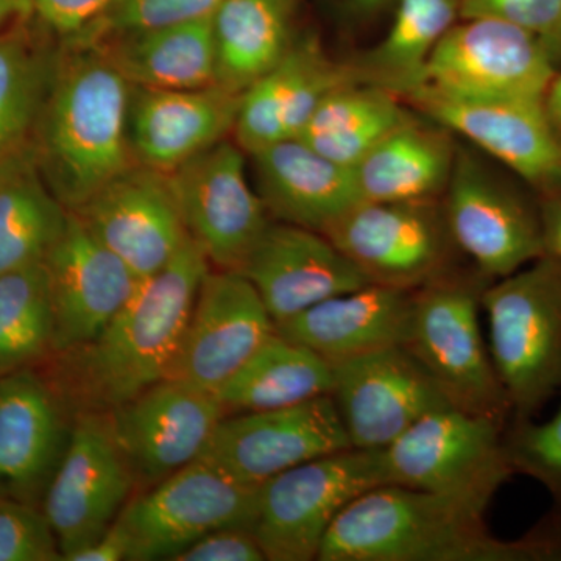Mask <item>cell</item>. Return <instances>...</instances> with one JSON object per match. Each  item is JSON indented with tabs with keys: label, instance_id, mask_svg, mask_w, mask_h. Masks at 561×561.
Returning <instances> with one entry per match:
<instances>
[{
	"label": "cell",
	"instance_id": "obj_1",
	"mask_svg": "<svg viewBox=\"0 0 561 561\" xmlns=\"http://www.w3.org/2000/svg\"><path fill=\"white\" fill-rule=\"evenodd\" d=\"M210 264L190 241L142 279L92 341L51 354L46 376L70 415L111 412L168 378Z\"/></svg>",
	"mask_w": 561,
	"mask_h": 561
},
{
	"label": "cell",
	"instance_id": "obj_2",
	"mask_svg": "<svg viewBox=\"0 0 561 561\" xmlns=\"http://www.w3.org/2000/svg\"><path fill=\"white\" fill-rule=\"evenodd\" d=\"M133 87L101 44L60 51L35 136L36 164L58 201L81 208L135 160L128 136Z\"/></svg>",
	"mask_w": 561,
	"mask_h": 561
},
{
	"label": "cell",
	"instance_id": "obj_3",
	"mask_svg": "<svg viewBox=\"0 0 561 561\" xmlns=\"http://www.w3.org/2000/svg\"><path fill=\"white\" fill-rule=\"evenodd\" d=\"M319 561H529L526 542L497 540L467 502L375 486L351 502L321 542Z\"/></svg>",
	"mask_w": 561,
	"mask_h": 561
},
{
	"label": "cell",
	"instance_id": "obj_4",
	"mask_svg": "<svg viewBox=\"0 0 561 561\" xmlns=\"http://www.w3.org/2000/svg\"><path fill=\"white\" fill-rule=\"evenodd\" d=\"M482 308L491 360L512 416L531 419L561 391V257L546 253L491 280Z\"/></svg>",
	"mask_w": 561,
	"mask_h": 561
},
{
	"label": "cell",
	"instance_id": "obj_5",
	"mask_svg": "<svg viewBox=\"0 0 561 561\" xmlns=\"http://www.w3.org/2000/svg\"><path fill=\"white\" fill-rule=\"evenodd\" d=\"M491 280L457 268L415 290L405 348L423 364L453 408L507 423L511 402L483 341L479 311Z\"/></svg>",
	"mask_w": 561,
	"mask_h": 561
},
{
	"label": "cell",
	"instance_id": "obj_6",
	"mask_svg": "<svg viewBox=\"0 0 561 561\" xmlns=\"http://www.w3.org/2000/svg\"><path fill=\"white\" fill-rule=\"evenodd\" d=\"M505 423L446 405L427 413L382 449L387 483L431 491L486 512L513 471Z\"/></svg>",
	"mask_w": 561,
	"mask_h": 561
},
{
	"label": "cell",
	"instance_id": "obj_7",
	"mask_svg": "<svg viewBox=\"0 0 561 561\" xmlns=\"http://www.w3.org/2000/svg\"><path fill=\"white\" fill-rule=\"evenodd\" d=\"M382 451L319 457L262 483L253 534L267 561L317 560L332 523L368 490L386 485Z\"/></svg>",
	"mask_w": 561,
	"mask_h": 561
},
{
	"label": "cell",
	"instance_id": "obj_8",
	"mask_svg": "<svg viewBox=\"0 0 561 561\" xmlns=\"http://www.w3.org/2000/svg\"><path fill=\"white\" fill-rule=\"evenodd\" d=\"M257 493L260 486L236 481L198 459L133 494L113 527L125 542L128 561L173 560L209 531H253Z\"/></svg>",
	"mask_w": 561,
	"mask_h": 561
},
{
	"label": "cell",
	"instance_id": "obj_9",
	"mask_svg": "<svg viewBox=\"0 0 561 561\" xmlns=\"http://www.w3.org/2000/svg\"><path fill=\"white\" fill-rule=\"evenodd\" d=\"M373 284L420 290L457 271L442 201L359 202L323 232Z\"/></svg>",
	"mask_w": 561,
	"mask_h": 561
},
{
	"label": "cell",
	"instance_id": "obj_10",
	"mask_svg": "<svg viewBox=\"0 0 561 561\" xmlns=\"http://www.w3.org/2000/svg\"><path fill=\"white\" fill-rule=\"evenodd\" d=\"M442 203L461 256L490 280L548 253L541 206L535 208L472 150L457 146Z\"/></svg>",
	"mask_w": 561,
	"mask_h": 561
},
{
	"label": "cell",
	"instance_id": "obj_11",
	"mask_svg": "<svg viewBox=\"0 0 561 561\" xmlns=\"http://www.w3.org/2000/svg\"><path fill=\"white\" fill-rule=\"evenodd\" d=\"M556 73L538 36L508 22L472 18L443 36L416 90L463 101H545Z\"/></svg>",
	"mask_w": 561,
	"mask_h": 561
},
{
	"label": "cell",
	"instance_id": "obj_12",
	"mask_svg": "<svg viewBox=\"0 0 561 561\" xmlns=\"http://www.w3.org/2000/svg\"><path fill=\"white\" fill-rule=\"evenodd\" d=\"M135 493L110 412L73 416L68 448L41 501L62 560L102 538Z\"/></svg>",
	"mask_w": 561,
	"mask_h": 561
},
{
	"label": "cell",
	"instance_id": "obj_13",
	"mask_svg": "<svg viewBox=\"0 0 561 561\" xmlns=\"http://www.w3.org/2000/svg\"><path fill=\"white\" fill-rule=\"evenodd\" d=\"M243 153L224 139L169 173L190 238L217 271H241L273 221Z\"/></svg>",
	"mask_w": 561,
	"mask_h": 561
},
{
	"label": "cell",
	"instance_id": "obj_14",
	"mask_svg": "<svg viewBox=\"0 0 561 561\" xmlns=\"http://www.w3.org/2000/svg\"><path fill=\"white\" fill-rule=\"evenodd\" d=\"M353 449L331 394L275 411L225 415L201 456L247 485L319 457Z\"/></svg>",
	"mask_w": 561,
	"mask_h": 561
},
{
	"label": "cell",
	"instance_id": "obj_15",
	"mask_svg": "<svg viewBox=\"0 0 561 561\" xmlns=\"http://www.w3.org/2000/svg\"><path fill=\"white\" fill-rule=\"evenodd\" d=\"M332 368L331 397L354 449L382 451L427 413L451 405L404 345L373 351Z\"/></svg>",
	"mask_w": 561,
	"mask_h": 561
},
{
	"label": "cell",
	"instance_id": "obj_16",
	"mask_svg": "<svg viewBox=\"0 0 561 561\" xmlns=\"http://www.w3.org/2000/svg\"><path fill=\"white\" fill-rule=\"evenodd\" d=\"M227 415L216 393L165 378L110 412L136 493L201 459Z\"/></svg>",
	"mask_w": 561,
	"mask_h": 561
},
{
	"label": "cell",
	"instance_id": "obj_17",
	"mask_svg": "<svg viewBox=\"0 0 561 561\" xmlns=\"http://www.w3.org/2000/svg\"><path fill=\"white\" fill-rule=\"evenodd\" d=\"M276 332L275 321L241 272L209 271L168 378L219 393Z\"/></svg>",
	"mask_w": 561,
	"mask_h": 561
},
{
	"label": "cell",
	"instance_id": "obj_18",
	"mask_svg": "<svg viewBox=\"0 0 561 561\" xmlns=\"http://www.w3.org/2000/svg\"><path fill=\"white\" fill-rule=\"evenodd\" d=\"M405 99L434 124L463 136L546 197L561 191V135L545 101H463L426 90L412 91Z\"/></svg>",
	"mask_w": 561,
	"mask_h": 561
},
{
	"label": "cell",
	"instance_id": "obj_19",
	"mask_svg": "<svg viewBox=\"0 0 561 561\" xmlns=\"http://www.w3.org/2000/svg\"><path fill=\"white\" fill-rule=\"evenodd\" d=\"M72 213L142 279L190 241L171 176L146 165H133Z\"/></svg>",
	"mask_w": 561,
	"mask_h": 561
},
{
	"label": "cell",
	"instance_id": "obj_20",
	"mask_svg": "<svg viewBox=\"0 0 561 561\" xmlns=\"http://www.w3.org/2000/svg\"><path fill=\"white\" fill-rule=\"evenodd\" d=\"M44 265L54 309V354L101 334L142 283L72 210L68 227Z\"/></svg>",
	"mask_w": 561,
	"mask_h": 561
},
{
	"label": "cell",
	"instance_id": "obj_21",
	"mask_svg": "<svg viewBox=\"0 0 561 561\" xmlns=\"http://www.w3.org/2000/svg\"><path fill=\"white\" fill-rule=\"evenodd\" d=\"M239 272L260 294L275 327L371 284L327 236L278 220L268 225Z\"/></svg>",
	"mask_w": 561,
	"mask_h": 561
},
{
	"label": "cell",
	"instance_id": "obj_22",
	"mask_svg": "<svg viewBox=\"0 0 561 561\" xmlns=\"http://www.w3.org/2000/svg\"><path fill=\"white\" fill-rule=\"evenodd\" d=\"M72 415L46 376L0 379V500L41 504L68 448Z\"/></svg>",
	"mask_w": 561,
	"mask_h": 561
},
{
	"label": "cell",
	"instance_id": "obj_23",
	"mask_svg": "<svg viewBox=\"0 0 561 561\" xmlns=\"http://www.w3.org/2000/svg\"><path fill=\"white\" fill-rule=\"evenodd\" d=\"M241 98L220 84L194 90L133 87L128 136L136 162L176 171L234 130Z\"/></svg>",
	"mask_w": 561,
	"mask_h": 561
},
{
	"label": "cell",
	"instance_id": "obj_24",
	"mask_svg": "<svg viewBox=\"0 0 561 561\" xmlns=\"http://www.w3.org/2000/svg\"><path fill=\"white\" fill-rule=\"evenodd\" d=\"M356 81V68L330 60L316 41L294 44L275 69L243 92L232 130L236 144L250 154L298 138L332 91Z\"/></svg>",
	"mask_w": 561,
	"mask_h": 561
},
{
	"label": "cell",
	"instance_id": "obj_25",
	"mask_svg": "<svg viewBox=\"0 0 561 561\" xmlns=\"http://www.w3.org/2000/svg\"><path fill=\"white\" fill-rule=\"evenodd\" d=\"M413 297L415 291L367 284L276 324V332L330 364H339L373 351L405 345Z\"/></svg>",
	"mask_w": 561,
	"mask_h": 561
},
{
	"label": "cell",
	"instance_id": "obj_26",
	"mask_svg": "<svg viewBox=\"0 0 561 561\" xmlns=\"http://www.w3.org/2000/svg\"><path fill=\"white\" fill-rule=\"evenodd\" d=\"M257 192L273 220L323 234L360 201L353 169L328 160L300 139H286L250 153Z\"/></svg>",
	"mask_w": 561,
	"mask_h": 561
},
{
	"label": "cell",
	"instance_id": "obj_27",
	"mask_svg": "<svg viewBox=\"0 0 561 561\" xmlns=\"http://www.w3.org/2000/svg\"><path fill=\"white\" fill-rule=\"evenodd\" d=\"M457 146L449 130L415 117L394 128L353 168L362 202L440 201Z\"/></svg>",
	"mask_w": 561,
	"mask_h": 561
},
{
	"label": "cell",
	"instance_id": "obj_28",
	"mask_svg": "<svg viewBox=\"0 0 561 561\" xmlns=\"http://www.w3.org/2000/svg\"><path fill=\"white\" fill-rule=\"evenodd\" d=\"M116 35V43L101 46L131 87L194 90L216 84L213 16Z\"/></svg>",
	"mask_w": 561,
	"mask_h": 561
},
{
	"label": "cell",
	"instance_id": "obj_29",
	"mask_svg": "<svg viewBox=\"0 0 561 561\" xmlns=\"http://www.w3.org/2000/svg\"><path fill=\"white\" fill-rule=\"evenodd\" d=\"M69 213L32 149L0 165V275L44 262L68 227Z\"/></svg>",
	"mask_w": 561,
	"mask_h": 561
},
{
	"label": "cell",
	"instance_id": "obj_30",
	"mask_svg": "<svg viewBox=\"0 0 561 561\" xmlns=\"http://www.w3.org/2000/svg\"><path fill=\"white\" fill-rule=\"evenodd\" d=\"M291 0H221L213 14L216 84L243 94L283 61Z\"/></svg>",
	"mask_w": 561,
	"mask_h": 561
},
{
	"label": "cell",
	"instance_id": "obj_31",
	"mask_svg": "<svg viewBox=\"0 0 561 561\" xmlns=\"http://www.w3.org/2000/svg\"><path fill=\"white\" fill-rule=\"evenodd\" d=\"M332 383L330 362L275 332L217 397L227 415L275 411L331 394Z\"/></svg>",
	"mask_w": 561,
	"mask_h": 561
},
{
	"label": "cell",
	"instance_id": "obj_32",
	"mask_svg": "<svg viewBox=\"0 0 561 561\" xmlns=\"http://www.w3.org/2000/svg\"><path fill=\"white\" fill-rule=\"evenodd\" d=\"M412 117L400 95L356 81L332 91L297 139L328 160L353 169L379 140Z\"/></svg>",
	"mask_w": 561,
	"mask_h": 561
},
{
	"label": "cell",
	"instance_id": "obj_33",
	"mask_svg": "<svg viewBox=\"0 0 561 561\" xmlns=\"http://www.w3.org/2000/svg\"><path fill=\"white\" fill-rule=\"evenodd\" d=\"M25 22L0 32V165L28 149L60 57Z\"/></svg>",
	"mask_w": 561,
	"mask_h": 561
},
{
	"label": "cell",
	"instance_id": "obj_34",
	"mask_svg": "<svg viewBox=\"0 0 561 561\" xmlns=\"http://www.w3.org/2000/svg\"><path fill=\"white\" fill-rule=\"evenodd\" d=\"M459 0H400L386 38L359 66L362 83L405 95L420 87L431 55L456 24Z\"/></svg>",
	"mask_w": 561,
	"mask_h": 561
},
{
	"label": "cell",
	"instance_id": "obj_35",
	"mask_svg": "<svg viewBox=\"0 0 561 561\" xmlns=\"http://www.w3.org/2000/svg\"><path fill=\"white\" fill-rule=\"evenodd\" d=\"M54 354V309L46 265L0 275V379Z\"/></svg>",
	"mask_w": 561,
	"mask_h": 561
},
{
	"label": "cell",
	"instance_id": "obj_36",
	"mask_svg": "<svg viewBox=\"0 0 561 561\" xmlns=\"http://www.w3.org/2000/svg\"><path fill=\"white\" fill-rule=\"evenodd\" d=\"M502 445L513 474L540 482L561 515V401L556 415L545 423L511 416L502 432Z\"/></svg>",
	"mask_w": 561,
	"mask_h": 561
},
{
	"label": "cell",
	"instance_id": "obj_37",
	"mask_svg": "<svg viewBox=\"0 0 561 561\" xmlns=\"http://www.w3.org/2000/svg\"><path fill=\"white\" fill-rule=\"evenodd\" d=\"M62 560L57 535L43 508L0 500V561Z\"/></svg>",
	"mask_w": 561,
	"mask_h": 561
},
{
	"label": "cell",
	"instance_id": "obj_38",
	"mask_svg": "<svg viewBox=\"0 0 561 561\" xmlns=\"http://www.w3.org/2000/svg\"><path fill=\"white\" fill-rule=\"evenodd\" d=\"M221 0H114L99 28L110 33L140 32L202 20L213 16Z\"/></svg>",
	"mask_w": 561,
	"mask_h": 561
},
{
	"label": "cell",
	"instance_id": "obj_39",
	"mask_svg": "<svg viewBox=\"0 0 561 561\" xmlns=\"http://www.w3.org/2000/svg\"><path fill=\"white\" fill-rule=\"evenodd\" d=\"M561 0H459L461 20L491 18L538 36L542 44L556 31Z\"/></svg>",
	"mask_w": 561,
	"mask_h": 561
},
{
	"label": "cell",
	"instance_id": "obj_40",
	"mask_svg": "<svg viewBox=\"0 0 561 561\" xmlns=\"http://www.w3.org/2000/svg\"><path fill=\"white\" fill-rule=\"evenodd\" d=\"M114 0H32L33 16L46 31L69 41L98 31Z\"/></svg>",
	"mask_w": 561,
	"mask_h": 561
},
{
	"label": "cell",
	"instance_id": "obj_41",
	"mask_svg": "<svg viewBox=\"0 0 561 561\" xmlns=\"http://www.w3.org/2000/svg\"><path fill=\"white\" fill-rule=\"evenodd\" d=\"M172 561H267L253 531L225 527L209 531Z\"/></svg>",
	"mask_w": 561,
	"mask_h": 561
},
{
	"label": "cell",
	"instance_id": "obj_42",
	"mask_svg": "<svg viewBox=\"0 0 561 561\" xmlns=\"http://www.w3.org/2000/svg\"><path fill=\"white\" fill-rule=\"evenodd\" d=\"M127 560V549L121 535L111 527L102 538L80 551L70 553L65 561H122Z\"/></svg>",
	"mask_w": 561,
	"mask_h": 561
},
{
	"label": "cell",
	"instance_id": "obj_43",
	"mask_svg": "<svg viewBox=\"0 0 561 561\" xmlns=\"http://www.w3.org/2000/svg\"><path fill=\"white\" fill-rule=\"evenodd\" d=\"M546 250L561 257V191L548 195L541 205Z\"/></svg>",
	"mask_w": 561,
	"mask_h": 561
},
{
	"label": "cell",
	"instance_id": "obj_44",
	"mask_svg": "<svg viewBox=\"0 0 561 561\" xmlns=\"http://www.w3.org/2000/svg\"><path fill=\"white\" fill-rule=\"evenodd\" d=\"M32 16V0H0V32Z\"/></svg>",
	"mask_w": 561,
	"mask_h": 561
},
{
	"label": "cell",
	"instance_id": "obj_45",
	"mask_svg": "<svg viewBox=\"0 0 561 561\" xmlns=\"http://www.w3.org/2000/svg\"><path fill=\"white\" fill-rule=\"evenodd\" d=\"M545 106L549 117H551L553 127L561 135V73H556V77H553L551 87L546 92Z\"/></svg>",
	"mask_w": 561,
	"mask_h": 561
},
{
	"label": "cell",
	"instance_id": "obj_46",
	"mask_svg": "<svg viewBox=\"0 0 561 561\" xmlns=\"http://www.w3.org/2000/svg\"><path fill=\"white\" fill-rule=\"evenodd\" d=\"M545 46L546 49H548L549 55H551L553 66H557V62H561V11L556 31H553L552 35L549 36V39L546 41Z\"/></svg>",
	"mask_w": 561,
	"mask_h": 561
},
{
	"label": "cell",
	"instance_id": "obj_47",
	"mask_svg": "<svg viewBox=\"0 0 561 561\" xmlns=\"http://www.w3.org/2000/svg\"><path fill=\"white\" fill-rule=\"evenodd\" d=\"M389 0H353L354 5L362 11H376L386 5Z\"/></svg>",
	"mask_w": 561,
	"mask_h": 561
}]
</instances>
